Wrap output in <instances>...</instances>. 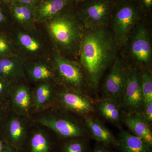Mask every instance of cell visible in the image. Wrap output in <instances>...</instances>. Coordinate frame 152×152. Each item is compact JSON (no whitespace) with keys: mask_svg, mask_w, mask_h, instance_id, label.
<instances>
[{"mask_svg":"<svg viewBox=\"0 0 152 152\" xmlns=\"http://www.w3.org/2000/svg\"><path fill=\"white\" fill-rule=\"evenodd\" d=\"M118 45L105 27L84 29L77 58L90 86L97 87L102 76L116 58Z\"/></svg>","mask_w":152,"mask_h":152,"instance_id":"1","label":"cell"},{"mask_svg":"<svg viewBox=\"0 0 152 152\" xmlns=\"http://www.w3.org/2000/svg\"><path fill=\"white\" fill-rule=\"evenodd\" d=\"M37 24L45 33L56 52L70 59L77 58L84 28L76 13L75 2L50 20Z\"/></svg>","mask_w":152,"mask_h":152,"instance_id":"2","label":"cell"},{"mask_svg":"<svg viewBox=\"0 0 152 152\" xmlns=\"http://www.w3.org/2000/svg\"><path fill=\"white\" fill-rule=\"evenodd\" d=\"M34 29L26 30L14 26L8 33L16 55L24 62L51 57L53 48L49 38L38 24Z\"/></svg>","mask_w":152,"mask_h":152,"instance_id":"3","label":"cell"},{"mask_svg":"<svg viewBox=\"0 0 152 152\" xmlns=\"http://www.w3.org/2000/svg\"><path fill=\"white\" fill-rule=\"evenodd\" d=\"M142 14L134 0H117L111 19L113 36L118 46L127 42Z\"/></svg>","mask_w":152,"mask_h":152,"instance_id":"4","label":"cell"},{"mask_svg":"<svg viewBox=\"0 0 152 152\" xmlns=\"http://www.w3.org/2000/svg\"><path fill=\"white\" fill-rule=\"evenodd\" d=\"M117 0H86L75 3L76 13L84 28L105 27L111 19Z\"/></svg>","mask_w":152,"mask_h":152,"instance_id":"5","label":"cell"},{"mask_svg":"<svg viewBox=\"0 0 152 152\" xmlns=\"http://www.w3.org/2000/svg\"><path fill=\"white\" fill-rule=\"evenodd\" d=\"M51 58L56 69L57 83L66 88L80 90L86 78L78 62L63 56L53 49Z\"/></svg>","mask_w":152,"mask_h":152,"instance_id":"6","label":"cell"},{"mask_svg":"<svg viewBox=\"0 0 152 152\" xmlns=\"http://www.w3.org/2000/svg\"><path fill=\"white\" fill-rule=\"evenodd\" d=\"M125 45H127L128 57L133 61L144 66L151 64V42L150 33L145 25H136Z\"/></svg>","mask_w":152,"mask_h":152,"instance_id":"7","label":"cell"},{"mask_svg":"<svg viewBox=\"0 0 152 152\" xmlns=\"http://www.w3.org/2000/svg\"><path fill=\"white\" fill-rule=\"evenodd\" d=\"M129 67L119 58L114 61L102 87V92L105 98L119 102L121 100L127 79Z\"/></svg>","mask_w":152,"mask_h":152,"instance_id":"8","label":"cell"},{"mask_svg":"<svg viewBox=\"0 0 152 152\" xmlns=\"http://www.w3.org/2000/svg\"><path fill=\"white\" fill-rule=\"evenodd\" d=\"M141 72L136 68L129 67L127 79L121 100L123 105L131 113H138L143 107Z\"/></svg>","mask_w":152,"mask_h":152,"instance_id":"9","label":"cell"},{"mask_svg":"<svg viewBox=\"0 0 152 152\" xmlns=\"http://www.w3.org/2000/svg\"><path fill=\"white\" fill-rule=\"evenodd\" d=\"M27 81L37 84L45 82L56 83V69L51 56L24 62Z\"/></svg>","mask_w":152,"mask_h":152,"instance_id":"10","label":"cell"},{"mask_svg":"<svg viewBox=\"0 0 152 152\" xmlns=\"http://www.w3.org/2000/svg\"><path fill=\"white\" fill-rule=\"evenodd\" d=\"M37 122L52 130L62 138H86L87 136L80 125L65 118L45 116L38 119Z\"/></svg>","mask_w":152,"mask_h":152,"instance_id":"11","label":"cell"},{"mask_svg":"<svg viewBox=\"0 0 152 152\" xmlns=\"http://www.w3.org/2000/svg\"><path fill=\"white\" fill-rule=\"evenodd\" d=\"M60 102L66 110L80 115H87L94 111L92 102L80 90L66 88L59 94Z\"/></svg>","mask_w":152,"mask_h":152,"instance_id":"12","label":"cell"},{"mask_svg":"<svg viewBox=\"0 0 152 152\" xmlns=\"http://www.w3.org/2000/svg\"><path fill=\"white\" fill-rule=\"evenodd\" d=\"M27 83L13 85L9 95L13 110L20 115H28L34 107L32 94Z\"/></svg>","mask_w":152,"mask_h":152,"instance_id":"13","label":"cell"},{"mask_svg":"<svg viewBox=\"0 0 152 152\" xmlns=\"http://www.w3.org/2000/svg\"><path fill=\"white\" fill-rule=\"evenodd\" d=\"M14 26L31 30L37 27L34 14V6L19 3L7 4Z\"/></svg>","mask_w":152,"mask_h":152,"instance_id":"14","label":"cell"},{"mask_svg":"<svg viewBox=\"0 0 152 152\" xmlns=\"http://www.w3.org/2000/svg\"><path fill=\"white\" fill-rule=\"evenodd\" d=\"M0 76L12 85L27 82L24 62L17 56L0 59Z\"/></svg>","mask_w":152,"mask_h":152,"instance_id":"15","label":"cell"},{"mask_svg":"<svg viewBox=\"0 0 152 152\" xmlns=\"http://www.w3.org/2000/svg\"><path fill=\"white\" fill-rule=\"evenodd\" d=\"M74 2L73 0H38L34 6L36 23H42L50 20Z\"/></svg>","mask_w":152,"mask_h":152,"instance_id":"16","label":"cell"},{"mask_svg":"<svg viewBox=\"0 0 152 152\" xmlns=\"http://www.w3.org/2000/svg\"><path fill=\"white\" fill-rule=\"evenodd\" d=\"M124 122L133 134L143 140L152 147L151 131L143 114L139 112L129 113L125 117Z\"/></svg>","mask_w":152,"mask_h":152,"instance_id":"17","label":"cell"},{"mask_svg":"<svg viewBox=\"0 0 152 152\" xmlns=\"http://www.w3.org/2000/svg\"><path fill=\"white\" fill-rule=\"evenodd\" d=\"M86 123L92 137L98 142L109 148L118 147V139L97 118H86Z\"/></svg>","mask_w":152,"mask_h":152,"instance_id":"18","label":"cell"},{"mask_svg":"<svg viewBox=\"0 0 152 152\" xmlns=\"http://www.w3.org/2000/svg\"><path fill=\"white\" fill-rule=\"evenodd\" d=\"M118 140L119 152H152V147L143 140L124 130L120 132Z\"/></svg>","mask_w":152,"mask_h":152,"instance_id":"19","label":"cell"},{"mask_svg":"<svg viewBox=\"0 0 152 152\" xmlns=\"http://www.w3.org/2000/svg\"><path fill=\"white\" fill-rule=\"evenodd\" d=\"M26 131L21 118L13 116L6 124L5 134L9 143L14 147H20L24 140Z\"/></svg>","mask_w":152,"mask_h":152,"instance_id":"20","label":"cell"},{"mask_svg":"<svg viewBox=\"0 0 152 152\" xmlns=\"http://www.w3.org/2000/svg\"><path fill=\"white\" fill-rule=\"evenodd\" d=\"M54 82L37 84L32 94L33 105L37 110H41L52 102L55 93Z\"/></svg>","mask_w":152,"mask_h":152,"instance_id":"21","label":"cell"},{"mask_svg":"<svg viewBox=\"0 0 152 152\" xmlns=\"http://www.w3.org/2000/svg\"><path fill=\"white\" fill-rule=\"evenodd\" d=\"M98 108L100 113L107 119L118 122L121 117V105L120 102L111 99H104L99 102Z\"/></svg>","mask_w":152,"mask_h":152,"instance_id":"22","label":"cell"},{"mask_svg":"<svg viewBox=\"0 0 152 152\" xmlns=\"http://www.w3.org/2000/svg\"><path fill=\"white\" fill-rule=\"evenodd\" d=\"M61 152H88L86 138L69 139L63 144Z\"/></svg>","mask_w":152,"mask_h":152,"instance_id":"23","label":"cell"},{"mask_svg":"<svg viewBox=\"0 0 152 152\" xmlns=\"http://www.w3.org/2000/svg\"><path fill=\"white\" fill-rule=\"evenodd\" d=\"M17 56L15 48L9 34L0 32V59Z\"/></svg>","mask_w":152,"mask_h":152,"instance_id":"24","label":"cell"},{"mask_svg":"<svg viewBox=\"0 0 152 152\" xmlns=\"http://www.w3.org/2000/svg\"><path fill=\"white\" fill-rule=\"evenodd\" d=\"M141 83L144 104L152 102V77L146 69H143L140 73Z\"/></svg>","mask_w":152,"mask_h":152,"instance_id":"25","label":"cell"},{"mask_svg":"<svg viewBox=\"0 0 152 152\" xmlns=\"http://www.w3.org/2000/svg\"><path fill=\"white\" fill-rule=\"evenodd\" d=\"M31 152H49L50 143L45 135L41 132L36 133L31 139Z\"/></svg>","mask_w":152,"mask_h":152,"instance_id":"26","label":"cell"},{"mask_svg":"<svg viewBox=\"0 0 152 152\" xmlns=\"http://www.w3.org/2000/svg\"><path fill=\"white\" fill-rule=\"evenodd\" d=\"M14 27L9 9L5 10L0 6V32L8 34Z\"/></svg>","mask_w":152,"mask_h":152,"instance_id":"27","label":"cell"},{"mask_svg":"<svg viewBox=\"0 0 152 152\" xmlns=\"http://www.w3.org/2000/svg\"><path fill=\"white\" fill-rule=\"evenodd\" d=\"M12 84L6 79L0 76V101L9 98L10 91Z\"/></svg>","mask_w":152,"mask_h":152,"instance_id":"28","label":"cell"},{"mask_svg":"<svg viewBox=\"0 0 152 152\" xmlns=\"http://www.w3.org/2000/svg\"><path fill=\"white\" fill-rule=\"evenodd\" d=\"M143 14H147L151 11L152 7V0H134Z\"/></svg>","mask_w":152,"mask_h":152,"instance_id":"29","label":"cell"},{"mask_svg":"<svg viewBox=\"0 0 152 152\" xmlns=\"http://www.w3.org/2000/svg\"><path fill=\"white\" fill-rule=\"evenodd\" d=\"M144 116L149 124L152 122V102L144 104Z\"/></svg>","mask_w":152,"mask_h":152,"instance_id":"30","label":"cell"},{"mask_svg":"<svg viewBox=\"0 0 152 152\" xmlns=\"http://www.w3.org/2000/svg\"><path fill=\"white\" fill-rule=\"evenodd\" d=\"M110 148L97 142L92 152H111L109 149Z\"/></svg>","mask_w":152,"mask_h":152,"instance_id":"31","label":"cell"},{"mask_svg":"<svg viewBox=\"0 0 152 152\" xmlns=\"http://www.w3.org/2000/svg\"><path fill=\"white\" fill-rule=\"evenodd\" d=\"M38 1V0H14L12 3H19L34 6Z\"/></svg>","mask_w":152,"mask_h":152,"instance_id":"32","label":"cell"},{"mask_svg":"<svg viewBox=\"0 0 152 152\" xmlns=\"http://www.w3.org/2000/svg\"><path fill=\"white\" fill-rule=\"evenodd\" d=\"M2 102L0 101V127L2 125L5 118V111Z\"/></svg>","mask_w":152,"mask_h":152,"instance_id":"33","label":"cell"},{"mask_svg":"<svg viewBox=\"0 0 152 152\" xmlns=\"http://www.w3.org/2000/svg\"><path fill=\"white\" fill-rule=\"evenodd\" d=\"M2 152H16L13 148L9 145H5Z\"/></svg>","mask_w":152,"mask_h":152,"instance_id":"34","label":"cell"},{"mask_svg":"<svg viewBox=\"0 0 152 152\" xmlns=\"http://www.w3.org/2000/svg\"><path fill=\"white\" fill-rule=\"evenodd\" d=\"M5 145L4 143L1 141L0 140V152H2L4 148Z\"/></svg>","mask_w":152,"mask_h":152,"instance_id":"35","label":"cell"},{"mask_svg":"<svg viewBox=\"0 0 152 152\" xmlns=\"http://www.w3.org/2000/svg\"><path fill=\"white\" fill-rule=\"evenodd\" d=\"M14 0H0V1L6 4H9L12 3Z\"/></svg>","mask_w":152,"mask_h":152,"instance_id":"36","label":"cell"},{"mask_svg":"<svg viewBox=\"0 0 152 152\" xmlns=\"http://www.w3.org/2000/svg\"><path fill=\"white\" fill-rule=\"evenodd\" d=\"M75 3H78L82 2L86 0H73Z\"/></svg>","mask_w":152,"mask_h":152,"instance_id":"37","label":"cell"}]
</instances>
